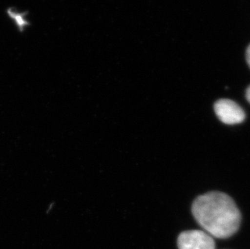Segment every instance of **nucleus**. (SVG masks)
<instances>
[{
    "label": "nucleus",
    "mask_w": 250,
    "mask_h": 249,
    "mask_svg": "<svg viewBox=\"0 0 250 249\" xmlns=\"http://www.w3.org/2000/svg\"><path fill=\"white\" fill-rule=\"evenodd\" d=\"M198 224L210 235L226 239L238 230L241 215L233 200L220 192L198 197L192 207Z\"/></svg>",
    "instance_id": "1"
},
{
    "label": "nucleus",
    "mask_w": 250,
    "mask_h": 249,
    "mask_svg": "<svg viewBox=\"0 0 250 249\" xmlns=\"http://www.w3.org/2000/svg\"><path fill=\"white\" fill-rule=\"evenodd\" d=\"M177 246L179 249H215L213 238L199 230H187L180 234Z\"/></svg>",
    "instance_id": "2"
},
{
    "label": "nucleus",
    "mask_w": 250,
    "mask_h": 249,
    "mask_svg": "<svg viewBox=\"0 0 250 249\" xmlns=\"http://www.w3.org/2000/svg\"><path fill=\"white\" fill-rule=\"evenodd\" d=\"M215 112L222 123L227 124H240L246 118V113L240 106L229 99H221L215 104Z\"/></svg>",
    "instance_id": "3"
},
{
    "label": "nucleus",
    "mask_w": 250,
    "mask_h": 249,
    "mask_svg": "<svg viewBox=\"0 0 250 249\" xmlns=\"http://www.w3.org/2000/svg\"><path fill=\"white\" fill-rule=\"evenodd\" d=\"M246 59H247V62L250 67V45H249L248 49L246 50Z\"/></svg>",
    "instance_id": "4"
},
{
    "label": "nucleus",
    "mask_w": 250,
    "mask_h": 249,
    "mask_svg": "<svg viewBox=\"0 0 250 249\" xmlns=\"http://www.w3.org/2000/svg\"><path fill=\"white\" fill-rule=\"evenodd\" d=\"M246 98L248 100L249 102L250 103V86L247 88L246 91Z\"/></svg>",
    "instance_id": "5"
}]
</instances>
